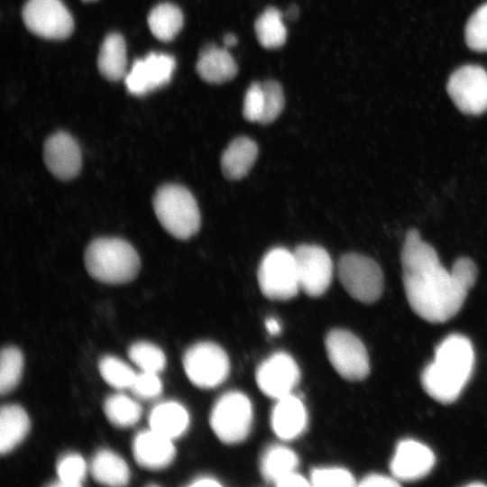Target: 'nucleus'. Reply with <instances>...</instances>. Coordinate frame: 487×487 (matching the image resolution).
<instances>
[{
    "instance_id": "nucleus-1",
    "label": "nucleus",
    "mask_w": 487,
    "mask_h": 487,
    "mask_svg": "<svg viewBox=\"0 0 487 487\" xmlns=\"http://www.w3.org/2000/svg\"><path fill=\"white\" fill-rule=\"evenodd\" d=\"M402 280L411 309L430 323H443L461 309L468 291L439 262L418 230L407 232L400 253Z\"/></svg>"
},
{
    "instance_id": "nucleus-2",
    "label": "nucleus",
    "mask_w": 487,
    "mask_h": 487,
    "mask_svg": "<svg viewBox=\"0 0 487 487\" xmlns=\"http://www.w3.org/2000/svg\"><path fill=\"white\" fill-rule=\"evenodd\" d=\"M473 365L471 341L464 335L451 334L437 345L434 360L422 371V387L440 403L454 402L470 380Z\"/></svg>"
},
{
    "instance_id": "nucleus-3",
    "label": "nucleus",
    "mask_w": 487,
    "mask_h": 487,
    "mask_svg": "<svg viewBox=\"0 0 487 487\" xmlns=\"http://www.w3.org/2000/svg\"><path fill=\"white\" fill-rule=\"evenodd\" d=\"M84 262L88 274L106 284L127 283L141 268L133 246L119 237H98L91 241L85 251Z\"/></svg>"
},
{
    "instance_id": "nucleus-4",
    "label": "nucleus",
    "mask_w": 487,
    "mask_h": 487,
    "mask_svg": "<svg viewBox=\"0 0 487 487\" xmlns=\"http://www.w3.org/2000/svg\"><path fill=\"white\" fill-rule=\"evenodd\" d=\"M152 206L161 226L175 238L187 240L198 232L200 211L194 196L185 187L178 184L159 187Z\"/></svg>"
},
{
    "instance_id": "nucleus-5",
    "label": "nucleus",
    "mask_w": 487,
    "mask_h": 487,
    "mask_svg": "<svg viewBox=\"0 0 487 487\" xmlns=\"http://www.w3.org/2000/svg\"><path fill=\"white\" fill-rule=\"evenodd\" d=\"M262 293L272 300H288L300 289L293 252L284 247L268 251L257 271Z\"/></svg>"
},
{
    "instance_id": "nucleus-6",
    "label": "nucleus",
    "mask_w": 487,
    "mask_h": 487,
    "mask_svg": "<svg viewBox=\"0 0 487 487\" xmlns=\"http://www.w3.org/2000/svg\"><path fill=\"white\" fill-rule=\"evenodd\" d=\"M339 280L354 299L371 304L377 301L383 290V274L379 264L370 257L347 253L337 263Z\"/></svg>"
},
{
    "instance_id": "nucleus-7",
    "label": "nucleus",
    "mask_w": 487,
    "mask_h": 487,
    "mask_svg": "<svg viewBox=\"0 0 487 487\" xmlns=\"http://www.w3.org/2000/svg\"><path fill=\"white\" fill-rule=\"evenodd\" d=\"M253 409L250 400L240 391H229L215 403L210 414V426L224 443L244 440L252 427Z\"/></svg>"
},
{
    "instance_id": "nucleus-8",
    "label": "nucleus",
    "mask_w": 487,
    "mask_h": 487,
    "mask_svg": "<svg viewBox=\"0 0 487 487\" xmlns=\"http://www.w3.org/2000/svg\"><path fill=\"white\" fill-rule=\"evenodd\" d=\"M182 361L188 380L202 389L217 387L229 374L230 363L225 351L212 342L191 345Z\"/></svg>"
},
{
    "instance_id": "nucleus-9",
    "label": "nucleus",
    "mask_w": 487,
    "mask_h": 487,
    "mask_svg": "<svg viewBox=\"0 0 487 487\" xmlns=\"http://www.w3.org/2000/svg\"><path fill=\"white\" fill-rule=\"evenodd\" d=\"M325 345L332 366L344 379L361 381L369 374L366 348L355 335L347 330L334 329L327 334Z\"/></svg>"
},
{
    "instance_id": "nucleus-10",
    "label": "nucleus",
    "mask_w": 487,
    "mask_h": 487,
    "mask_svg": "<svg viewBox=\"0 0 487 487\" xmlns=\"http://www.w3.org/2000/svg\"><path fill=\"white\" fill-rule=\"evenodd\" d=\"M22 14L27 29L41 38L62 40L73 31V18L61 0H28Z\"/></svg>"
},
{
    "instance_id": "nucleus-11",
    "label": "nucleus",
    "mask_w": 487,
    "mask_h": 487,
    "mask_svg": "<svg viewBox=\"0 0 487 487\" xmlns=\"http://www.w3.org/2000/svg\"><path fill=\"white\" fill-rule=\"evenodd\" d=\"M447 93L464 114L478 115L487 110V71L477 65L455 70L447 82Z\"/></svg>"
},
{
    "instance_id": "nucleus-12",
    "label": "nucleus",
    "mask_w": 487,
    "mask_h": 487,
    "mask_svg": "<svg viewBox=\"0 0 487 487\" xmlns=\"http://www.w3.org/2000/svg\"><path fill=\"white\" fill-rule=\"evenodd\" d=\"M293 253L300 289L310 297L323 295L333 278V262L327 251L316 244H300Z\"/></svg>"
},
{
    "instance_id": "nucleus-13",
    "label": "nucleus",
    "mask_w": 487,
    "mask_h": 487,
    "mask_svg": "<svg viewBox=\"0 0 487 487\" xmlns=\"http://www.w3.org/2000/svg\"><path fill=\"white\" fill-rule=\"evenodd\" d=\"M175 67L172 56L152 52L133 63L124 77L126 88L133 95H145L168 84Z\"/></svg>"
},
{
    "instance_id": "nucleus-14",
    "label": "nucleus",
    "mask_w": 487,
    "mask_h": 487,
    "mask_svg": "<svg viewBox=\"0 0 487 487\" xmlns=\"http://www.w3.org/2000/svg\"><path fill=\"white\" fill-rule=\"evenodd\" d=\"M299 381V369L286 353H275L263 361L256 371L259 389L268 397L278 400L291 394Z\"/></svg>"
},
{
    "instance_id": "nucleus-15",
    "label": "nucleus",
    "mask_w": 487,
    "mask_h": 487,
    "mask_svg": "<svg viewBox=\"0 0 487 487\" xmlns=\"http://www.w3.org/2000/svg\"><path fill=\"white\" fill-rule=\"evenodd\" d=\"M43 160L49 171L64 181L76 178L82 165L78 143L65 132H57L46 140L43 147Z\"/></svg>"
},
{
    "instance_id": "nucleus-16",
    "label": "nucleus",
    "mask_w": 487,
    "mask_h": 487,
    "mask_svg": "<svg viewBox=\"0 0 487 487\" xmlns=\"http://www.w3.org/2000/svg\"><path fill=\"white\" fill-rule=\"evenodd\" d=\"M435 461V455L427 446L414 439H403L396 446L390 469L399 482H412L425 477Z\"/></svg>"
},
{
    "instance_id": "nucleus-17",
    "label": "nucleus",
    "mask_w": 487,
    "mask_h": 487,
    "mask_svg": "<svg viewBox=\"0 0 487 487\" xmlns=\"http://www.w3.org/2000/svg\"><path fill=\"white\" fill-rule=\"evenodd\" d=\"M132 448L135 462L149 470L165 468L176 454L172 440L151 428L135 436Z\"/></svg>"
},
{
    "instance_id": "nucleus-18",
    "label": "nucleus",
    "mask_w": 487,
    "mask_h": 487,
    "mask_svg": "<svg viewBox=\"0 0 487 487\" xmlns=\"http://www.w3.org/2000/svg\"><path fill=\"white\" fill-rule=\"evenodd\" d=\"M271 416L274 433L283 440L299 436L307 425V411L299 399L292 394L276 400Z\"/></svg>"
},
{
    "instance_id": "nucleus-19",
    "label": "nucleus",
    "mask_w": 487,
    "mask_h": 487,
    "mask_svg": "<svg viewBox=\"0 0 487 487\" xmlns=\"http://www.w3.org/2000/svg\"><path fill=\"white\" fill-rule=\"evenodd\" d=\"M196 70L203 80L221 84L235 77L237 65L225 47L207 45L198 56Z\"/></svg>"
},
{
    "instance_id": "nucleus-20",
    "label": "nucleus",
    "mask_w": 487,
    "mask_h": 487,
    "mask_svg": "<svg viewBox=\"0 0 487 487\" xmlns=\"http://www.w3.org/2000/svg\"><path fill=\"white\" fill-rule=\"evenodd\" d=\"M257 156L258 146L253 140L246 136L236 137L222 154V172L228 179H241L248 174Z\"/></svg>"
},
{
    "instance_id": "nucleus-21",
    "label": "nucleus",
    "mask_w": 487,
    "mask_h": 487,
    "mask_svg": "<svg viewBox=\"0 0 487 487\" xmlns=\"http://www.w3.org/2000/svg\"><path fill=\"white\" fill-rule=\"evenodd\" d=\"M148 420L151 429L173 440L187 431L189 415L180 403L166 401L152 409Z\"/></svg>"
},
{
    "instance_id": "nucleus-22",
    "label": "nucleus",
    "mask_w": 487,
    "mask_h": 487,
    "mask_svg": "<svg viewBox=\"0 0 487 487\" xmlns=\"http://www.w3.org/2000/svg\"><path fill=\"white\" fill-rule=\"evenodd\" d=\"M30 419L23 407L4 405L0 410V453L5 455L15 448L27 436Z\"/></svg>"
},
{
    "instance_id": "nucleus-23",
    "label": "nucleus",
    "mask_w": 487,
    "mask_h": 487,
    "mask_svg": "<svg viewBox=\"0 0 487 487\" xmlns=\"http://www.w3.org/2000/svg\"><path fill=\"white\" fill-rule=\"evenodd\" d=\"M90 473L98 483L106 486H124L130 480V470L126 462L107 449H102L94 455Z\"/></svg>"
},
{
    "instance_id": "nucleus-24",
    "label": "nucleus",
    "mask_w": 487,
    "mask_h": 487,
    "mask_svg": "<svg viewBox=\"0 0 487 487\" xmlns=\"http://www.w3.org/2000/svg\"><path fill=\"white\" fill-rule=\"evenodd\" d=\"M126 45L123 36L113 32L108 34L100 48L97 67L108 80L117 81L126 75Z\"/></svg>"
},
{
    "instance_id": "nucleus-25",
    "label": "nucleus",
    "mask_w": 487,
    "mask_h": 487,
    "mask_svg": "<svg viewBox=\"0 0 487 487\" xmlns=\"http://www.w3.org/2000/svg\"><path fill=\"white\" fill-rule=\"evenodd\" d=\"M299 459L297 455L284 446H271L261 459V473L265 481L276 484L286 475L295 472Z\"/></svg>"
},
{
    "instance_id": "nucleus-26",
    "label": "nucleus",
    "mask_w": 487,
    "mask_h": 487,
    "mask_svg": "<svg viewBox=\"0 0 487 487\" xmlns=\"http://www.w3.org/2000/svg\"><path fill=\"white\" fill-rule=\"evenodd\" d=\"M148 25L155 38L169 41L179 33L183 25V14L175 5L162 3L152 9Z\"/></svg>"
},
{
    "instance_id": "nucleus-27",
    "label": "nucleus",
    "mask_w": 487,
    "mask_h": 487,
    "mask_svg": "<svg viewBox=\"0 0 487 487\" xmlns=\"http://www.w3.org/2000/svg\"><path fill=\"white\" fill-rule=\"evenodd\" d=\"M254 31L258 41L266 49L281 47L287 39V29L282 14L275 7H268L256 19Z\"/></svg>"
},
{
    "instance_id": "nucleus-28",
    "label": "nucleus",
    "mask_w": 487,
    "mask_h": 487,
    "mask_svg": "<svg viewBox=\"0 0 487 487\" xmlns=\"http://www.w3.org/2000/svg\"><path fill=\"white\" fill-rule=\"evenodd\" d=\"M104 411L107 419L119 427L133 426L142 416L141 406L124 394L109 396L105 400Z\"/></svg>"
},
{
    "instance_id": "nucleus-29",
    "label": "nucleus",
    "mask_w": 487,
    "mask_h": 487,
    "mask_svg": "<svg viewBox=\"0 0 487 487\" xmlns=\"http://www.w3.org/2000/svg\"><path fill=\"white\" fill-rule=\"evenodd\" d=\"M23 357L15 346H7L0 356V392L2 395L13 391L20 381Z\"/></svg>"
},
{
    "instance_id": "nucleus-30",
    "label": "nucleus",
    "mask_w": 487,
    "mask_h": 487,
    "mask_svg": "<svg viewBox=\"0 0 487 487\" xmlns=\"http://www.w3.org/2000/svg\"><path fill=\"white\" fill-rule=\"evenodd\" d=\"M98 368L102 378L119 390L131 389L137 374L124 362L110 355L100 360Z\"/></svg>"
},
{
    "instance_id": "nucleus-31",
    "label": "nucleus",
    "mask_w": 487,
    "mask_h": 487,
    "mask_svg": "<svg viewBox=\"0 0 487 487\" xmlns=\"http://www.w3.org/2000/svg\"><path fill=\"white\" fill-rule=\"evenodd\" d=\"M132 362L143 372L159 373L166 365V357L157 345L145 342H136L128 350Z\"/></svg>"
},
{
    "instance_id": "nucleus-32",
    "label": "nucleus",
    "mask_w": 487,
    "mask_h": 487,
    "mask_svg": "<svg viewBox=\"0 0 487 487\" xmlns=\"http://www.w3.org/2000/svg\"><path fill=\"white\" fill-rule=\"evenodd\" d=\"M87 464L83 457L76 453H69L57 463L59 482L53 486L78 487L81 486L87 474Z\"/></svg>"
},
{
    "instance_id": "nucleus-33",
    "label": "nucleus",
    "mask_w": 487,
    "mask_h": 487,
    "mask_svg": "<svg viewBox=\"0 0 487 487\" xmlns=\"http://www.w3.org/2000/svg\"><path fill=\"white\" fill-rule=\"evenodd\" d=\"M464 36L470 49L487 52V3L481 5L470 17Z\"/></svg>"
},
{
    "instance_id": "nucleus-34",
    "label": "nucleus",
    "mask_w": 487,
    "mask_h": 487,
    "mask_svg": "<svg viewBox=\"0 0 487 487\" xmlns=\"http://www.w3.org/2000/svg\"><path fill=\"white\" fill-rule=\"evenodd\" d=\"M264 96L263 112L260 124H268L272 123L280 115L284 107V95L281 86L273 80H268L262 84Z\"/></svg>"
},
{
    "instance_id": "nucleus-35",
    "label": "nucleus",
    "mask_w": 487,
    "mask_h": 487,
    "mask_svg": "<svg viewBox=\"0 0 487 487\" xmlns=\"http://www.w3.org/2000/svg\"><path fill=\"white\" fill-rule=\"evenodd\" d=\"M310 484L317 487H352L355 485V479L345 468H316L311 472Z\"/></svg>"
},
{
    "instance_id": "nucleus-36",
    "label": "nucleus",
    "mask_w": 487,
    "mask_h": 487,
    "mask_svg": "<svg viewBox=\"0 0 487 487\" xmlns=\"http://www.w3.org/2000/svg\"><path fill=\"white\" fill-rule=\"evenodd\" d=\"M131 390L140 399L150 400L161 395L162 382L157 372H143L136 374Z\"/></svg>"
},
{
    "instance_id": "nucleus-37",
    "label": "nucleus",
    "mask_w": 487,
    "mask_h": 487,
    "mask_svg": "<svg viewBox=\"0 0 487 487\" xmlns=\"http://www.w3.org/2000/svg\"><path fill=\"white\" fill-rule=\"evenodd\" d=\"M264 105L262 86L254 82L247 89L243 106V114L246 120L250 122H260Z\"/></svg>"
},
{
    "instance_id": "nucleus-38",
    "label": "nucleus",
    "mask_w": 487,
    "mask_h": 487,
    "mask_svg": "<svg viewBox=\"0 0 487 487\" xmlns=\"http://www.w3.org/2000/svg\"><path fill=\"white\" fill-rule=\"evenodd\" d=\"M451 271L467 290H470L476 281L477 268L470 258L460 257L456 259Z\"/></svg>"
},
{
    "instance_id": "nucleus-39",
    "label": "nucleus",
    "mask_w": 487,
    "mask_h": 487,
    "mask_svg": "<svg viewBox=\"0 0 487 487\" xmlns=\"http://www.w3.org/2000/svg\"><path fill=\"white\" fill-rule=\"evenodd\" d=\"M359 485L363 487H398L400 483L393 476L371 473L363 478Z\"/></svg>"
},
{
    "instance_id": "nucleus-40",
    "label": "nucleus",
    "mask_w": 487,
    "mask_h": 487,
    "mask_svg": "<svg viewBox=\"0 0 487 487\" xmlns=\"http://www.w3.org/2000/svg\"><path fill=\"white\" fill-rule=\"evenodd\" d=\"M310 483L302 475L293 472L281 480H280L275 485L280 487H304L308 486Z\"/></svg>"
},
{
    "instance_id": "nucleus-41",
    "label": "nucleus",
    "mask_w": 487,
    "mask_h": 487,
    "mask_svg": "<svg viewBox=\"0 0 487 487\" xmlns=\"http://www.w3.org/2000/svg\"><path fill=\"white\" fill-rule=\"evenodd\" d=\"M221 484L215 479L210 477H200L194 480L189 486L193 487H217Z\"/></svg>"
},
{
    "instance_id": "nucleus-42",
    "label": "nucleus",
    "mask_w": 487,
    "mask_h": 487,
    "mask_svg": "<svg viewBox=\"0 0 487 487\" xmlns=\"http://www.w3.org/2000/svg\"><path fill=\"white\" fill-rule=\"evenodd\" d=\"M265 327L268 333L271 335H278L281 330L280 324L274 317H269L265 320Z\"/></svg>"
},
{
    "instance_id": "nucleus-43",
    "label": "nucleus",
    "mask_w": 487,
    "mask_h": 487,
    "mask_svg": "<svg viewBox=\"0 0 487 487\" xmlns=\"http://www.w3.org/2000/svg\"><path fill=\"white\" fill-rule=\"evenodd\" d=\"M237 37L233 33H228L224 37V44L226 47H233L237 43Z\"/></svg>"
},
{
    "instance_id": "nucleus-44",
    "label": "nucleus",
    "mask_w": 487,
    "mask_h": 487,
    "mask_svg": "<svg viewBox=\"0 0 487 487\" xmlns=\"http://www.w3.org/2000/svg\"><path fill=\"white\" fill-rule=\"evenodd\" d=\"M298 14H299L298 7L296 5H292L288 9L286 13V17L289 20H292V19L297 18Z\"/></svg>"
},
{
    "instance_id": "nucleus-45",
    "label": "nucleus",
    "mask_w": 487,
    "mask_h": 487,
    "mask_svg": "<svg viewBox=\"0 0 487 487\" xmlns=\"http://www.w3.org/2000/svg\"><path fill=\"white\" fill-rule=\"evenodd\" d=\"M467 486H485L484 483H482V482H473V483H469L467 484Z\"/></svg>"
},
{
    "instance_id": "nucleus-46",
    "label": "nucleus",
    "mask_w": 487,
    "mask_h": 487,
    "mask_svg": "<svg viewBox=\"0 0 487 487\" xmlns=\"http://www.w3.org/2000/svg\"><path fill=\"white\" fill-rule=\"evenodd\" d=\"M85 2L96 1V0H83Z\"/></svg>"
}]
</instances>
